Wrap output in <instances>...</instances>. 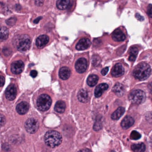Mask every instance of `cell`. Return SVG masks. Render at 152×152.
<instances>
[{"mask_svg":"<svg viewBox=\"0 0 152 152\" xmlns=\"http://www.w3.org/2000/svg\"><path fill=\"white\" fill-rule=\"evenodd\" d=\"M125 112V109L123 107H119L113 113L111 118L114 120H118L123 115Z\"/></svg>","mask_w":152,"mask_h":152,"instance_id":"20","label":"cell"},{"mask_svg":"<svg viewBox=\"0 0 152 152\" xmlns=\"http://www.w3.org/2000/svg\"><path fill=\"white\" fill-rule=\"evenodd\" d=\"M66 109V104L64 101L59 100L56 103L55 106V110L56 112L59 113H63Z\"/></svg>","mask_w":152,"mask_h":152,"instance_id":"21","label":"cell"},{"mask_svg":"<svg viewBox=\"0 0 152 152\" xmlns=\"http://www.w3.org/2000/svg\"><path fill=\"white\" fill-rule=\"evenodd\" d=\"M112 75L115 77H120L122 76L124 73V68L121 64H116L112 69Z\"/></svg>","mask_w":152,"mask_h":152,"instance_id":"11","label":"cell"},{"mask_svg":"<svg viewBox=\"0 0 152 152\" xmlns=\"http://www.w3.org/2000/svg\"><path fill=\"white\" fill-rule=\"evenodd\" d=\"M138 53V50L137 47H132L129 50V60L130 61H135Z\"/></svg>","mask_w":152,"mask_h":152,"instance_id":"25","label":"cell"},{"mask_svg":"<svg viewBox=\"0 0 152 152\" xmlns=\"http://www.w3.org/2000/svg\"><path fill=\"white\" fill-rule=\"evenodd\" d=\"M134 123V120L131 116L127 115L125 116L122 121L121 125L123 129H127L133 125Z\"/></svg>","mask_w":152,"mask_h":152,"instance_id":"14","label":"cell"},{"mask_svg":"<svg viewBox=\"0 0 152 152\" xmlns=\"http://www.w3.org/2000/svg\"><path fill=\"white\" fill-rule=\"evenodd\" d=\"M44 141L48 146L53 148L57 147L62 143V136L58 132L49 131L44 136Z\"/></svg>","mask_w":152,"mask_h":152,"instance_id":"2","label":"cell"},{"mask_svg":"<svg viewBox=\"0 0 152 152\" xmlns=\"http://www.w3.org/2000/svg\"><path fill=\"white\" fill-rule=\"evenodd\" d=\"M49 41V38L47 35H42L36 39V45L39 48L45 47Z\"/></svg>","mask_w":152,"mask_h":152,"instance_id":"12","label":"cell"},{"mask_svg":"<svg viewBox=\"0 0 152 152\" xmlns=\"http://www.w3.org/2000/svg\"><path fill=\"white\" fill-rule=\"evenodd\" d=\"M141 137V135L136 131H133L131 133L130 138L132 140L139 139Z\"/></svg>","mask_w":152,"mask_h":152,"instance_id":"28","label":"cell"},{"mask_svg":"<svg viewBox=\"0 0 152 152\" xmlns=\"http://www.w3.org/2000/svg\"><path fill=\"white\" fill-rule=\"evenodd\" d=\"M52 103L51 98L47 94H42L37 99V106L41 111L45 112L49 109Z\"/></svg>","mask_w":152,"mask_h":152,"instance_id":"5","label":"cell"},{"mask_svg":"<svg viewBox=\"0 0 152 152\" xmlns=\"http://www.w3.org/2000/svg\"><path fill=\"white\" fill-rule=\"evenodd\" d=\"M109 70V68L108 67H105L104 69H102L101 72V74L103 75H105L107 73Z\"/></svg>","mask_w":152,"mask_h":152,"instance_id":"35","label":"cell"},{"mask_svg":"<svg viewBox=\"0 0 152 152\" xmlns=\"http://www.w3.org/2000/svg\"><path fill=\"white\" fill-rule=\"evenodd\" d=\"M91 45V42L89 39L87 38L81 39L76 44V50H83L88 49Z\"/></svg>","mask_w":152,"mask_h":152,"instance_id":"10","label":"cell"},{"mask_svg":"<svg viewBox=\"0 0 152 152\" xmlns=\"http://www.w3.org/2000/svg\"><path fill=\"white\" fill-rule=\"evenodd\" d=\"M17 22V18H16L13 17L9 18L6 21V23L8 25L10 26H13Z\"/></svg>","mask_w":152,"mask_h":152,"instance_id":"29","label":"cell"},{"mask_svg":"<svg viewBox=\"0 0 152 152\" xmlns=\"http://www.w3.org/2000/svg\"><path fill=\"white\" fill-rule=\"evenodd\" d=\"M152 5L149 4L148 7L147 14L148 15L149 17L150 18H152Z\"/></svg>","mask_w":152,"mask_h":152,"instance_id":"31","label":"cell"},{"mask_svg":"<svg viewBox=\"0 0 152 152\" xmlns=\"http://www.w3.org/2000/svg\"><path fill=\"white\" fill-rule=\"evenodd\" d=\"M108 85L106 83H101L96 87L95 90V96L96 98H99L102 96L104 91L108 89Z\"/></svg>","mask_w":152,"mask_h":152,"instance_id":"15","label":"cell"},{"mask_svg":"<svg viewBox=\"0 0 152 152\" xmlns=\"http://www.w3.org/2000/svg\"><path fill=\"white\" fill-rule=\"evenodd\" d=\"M70 0H57L56 7L60 10H64L68 7L70 4Z\"/></svg>","mask_w":152,"mask_h":152,"instance_id":"22","label":"cell"},{"mask_svg":"<svg viewBox=\"0 0 152 152\" xmlns=\"http://www.w3.org/2000/svg\"><path fill=\"white\" fill-rule=\"evenodd\" d=\"M6 124V117L3 115L0 114V127L4 126Z\"/></svg>","mask_w":152,"mask_h":152,"instance_id":"30","label":"cell"},{"mask_svg":"<svg viewBox=\"0 0 152 152\" xmlns=\"http://www.w3.org/2000/svg\"><path fill=\"white\" fill-rule=\"evenodd\" d=\"M34 3L36 6L41 7L43 5L44 0H34Z\"/></svg>","mask_w":152,"mask_h":152,"instance_id":"32","label":"cell"},{"mask_svg":"<svg viewBox=\"0 0 152 152\" xmlns=\"http://www.w3.org/2000/svg\"><path fill=\"white\" fill-rule=\"evenodd\" d=\"M88 67V62L85 58H79L75 64L76 71L79 73H83L86 71Z\"/></svg>","mask_w":152,"mask_h":152,"instance_id":"8","label":"cell"},{"mask_svg":"<svg viewBox=\"0 0 152 152\" xmlns=\"http://www.w3.org/2000/svg\"><path fill=\"white\" fill-rule=\"evenodd\" d=\"M77 97L79 101L82 103H87L88 100V92L83 89H81L79 91L77 94Z\"/></svg>","mask_w":152,"mask_h":152,"instance_id":"19","label":"cell"},{"mask_svg":"<svg viewBox=\"0 0 152 152\" xmlns=\"http://www.w3.org/2000/svg\"><path fill=\"white\" fill-rule=\"evenodd\" d=\"M113 91L118 97H121L125 93V88L122 84L117 83L113 87Z\"/></svg>","mask_w":152,"mask_h":152,"instance_id":"16","label":"cell"},{"mask_svg":"<svg viewBox=\"0 0 152 152\" xmlns=\"http://www.w3.org/2000/svg\"><path fill=\"white\" fill-rule=\"evenodd\" d=\"M24 66V64L21 60L15 61L11 65V72L15 74H19L23 71Z\"/></svg>","mask_w":152,"mask_h":152,"instance_id":"7","label":"cell"},{"mask_svg":"<svg viewBox=\"0 0 152 152\" xmlns=\"http://www.w3.org/2000/svg\"><path fill=\"white\" fill-rule=\"evenodd\" d=\"M1 27H0V29H1Z\"/></svg>","mask_w":152,"mask_h":152,"instance_id":"41","label":"cell"},{"mask_svg":"<svg viewBox=\"0 0 152 152\" xmlns=\"http://www.w3.org/2000/svg\"><path fill=\"white\" fill-rule=\"evenodd\" d=\"M91 151V150H88V149H87V150H80V151Z\"/></svg>","mask_w":152,"mask_h":152,"instance_id":"40","label":"cell"},{"mask_svg":"<svg viewBox=\"0 0 152 152\" xmlns=\"http://www.w3.org/2000/svg\"><path fill=\"white\" fill-rule=\"evenodd\" d=\"M42 17H41L38 18H36V19H35V20H34V23H39V22L40 20L41 19H42Z\"/></svg>","mask_w":152,"mask_h":152,"instance_id":"39","label":"cell"},{"mask_svg":"<svg viewBox=\"0 0 152 152\" xmlns=\"http://www.w3.org/2000/svg\"><path fill=\"white\" fill-rule=\"evenodd\" d=\"M3 52L4 55L8 56L11 54V50L9 49L8 48H4V49L3 50Z\"/></svg>","mask_w":152,"mask_h":152,"instance_id":"34","label":"cell"},{"mask_svg":"<svg viewBox=\"0 0 152 152\" xmlns=\"http://www.w3.org/2000/svg\"><path fill=\"white\" fill-rule=\"evenodd\" d=\"M132 151L136 152H143L145 150V145L143 143L133 144L131 146Z\"/></svg>","mask_w":152,"mask_h":152,"instance_id":"24","label":"cell"},{"mask_svg":"<svg viewBox=\"0 0 152 152\" xmlns=\"http://www.w3.org/2000/svg\"><path fill=\"white\" fill-rule=\"evenodd\" d=\"M151 68L148 64L141 63L137 65L133 71V76L140 81L146 80L151 74Z\"/></svg>","mask_w":152,"mask_h":152,"instance_id":"1","label":"cell"},{"mask_svg":"<svg viewBox=\"0 0 152 152\" xmlns=\"http://www.w3.org/2000/svg\"><path fill=\"white\" fill-rule=\"evenodd\" d=\"M17 93V89L14 84L10 85L6 91V97L9 100H13L15 99Z\"/></svg>","mask_w":152,"mask_h":152,"instance_id":"9","label":"cell"},{"mask_svg":"<svg viewBox=\"0 0 152 152\" xmlns=\"http://www.w3.org/2000/svg\"><path fill=\"white\" fill-rule=\"evenodd\" d=\"M101 124L99 123V122L96 123L95 124V125H94L93 129H94L95 130H99L101 129Z\"/></svg>","mask_w":152,"mask_h":152,"instance_id":"33","label":"cell"},{"mask_svg":"<svg viewBox=\"0 0 152 152\" xmlns=\"http://www.w3.org/2000/svg\"><path fill=\"white\" fill-rule=\"evenodd\" d=\"M101 58L98 56H93L91 58V63L94 66H96L101 63Z\"/></svg>","mask_w":152,"mask_h":152,"instance_id":"27","label":"cell"},{"mask_svg":"<svg viewBox=\"0 0 152 152\" xmlns=\"http://www.w3.org/2000/svg\"><path fill=\"white\" fill-rule=\"evenodd\" d=\"M30 75L33 78H35L38 75V72L35 70H32V71H31Z\"/></svg>","mask_w":152,"mask_h":152,"instance_id":"36","label":"cell"},{"mask_svg":"<svg viewBox=\"0 0 152 152\" xmlns=\"http://www.w3.org/2000/svg\"><path fill=\"white\" fill-rule=\"evenodd\" d=\"M136 18H137V19L139 20L140 21H143L144 20V18L142 16L140 15L139 14H136Z\"/></svg>","mask_w":152,"mask_h":152,"instance_id":"38","label":"cell"},{"mask_svg":"<svg viewBox=\"0 0 152 152\" xmlns=\"http://www.w3.org/2000/svg\"><path fill=\"white\" fill-rule=\"evenodd\" d=\"M25 126L27 132L33 134L38 131L39 124L38 121L34 118H29L26 122Z\"/></svg>","mask_w":152,"mask_h":152,"instance_id":"6","label":"cell"},{"mask_svg":"<svg viewBox=\"0 0 152 152\" xmlns=\"http://www.w3.org/2000/svg\"><path fill=\"white\" fill-rule=\"evenodd\" d=\"M29 104L27 102H21L19 103L16 107V110L18 113L20 115L25 114L29 110Z\"/></svg>","mask_w":152,"mask_h":152,"instance_id":"17","label":"cell"},{"mask_svg":"<svg viewBox=\"0 0 152 152\" xmlns=\"http://www.w3.org/2000/svg\"><path fill=\"white\" fill-rule=\"evenodd\" d=\"M146 96L144 91L140 89L132 91L129 96V99L132 104H140L145 102Z\"/></svg>","mask_w":152,"mask_h":152,"instance_id":"4","label":"cell"},{"mask_svg":"<svg viewBox=\"0 0 152 152\" xmlns=\"http://www.w3.org/2000/svg\"><path fill=\"white\" fill-rule=\"evenodd\" d=\"M9 31L6 26H3L0 29V40H5L8 38Z\"/></svg>","mask_w":152,"mask_h":152,"instance_id":"26","label":"cell"},{"mask_svg":"<svg viewBox=\"0 0 152 152\" xmlns=\"http://www.w3.org/2000/svg\"><path fill=\"white\" fill-rule=\"evenodd\" d=\"M5 82V78L3 76H0V87L3 86Z\"/></svg>","mask_w":152,"mask_h":152,"instance_id":"37","label":"cell"},{"mask_svg":"<svg viewBox=\"0 0 152 152\" xmlns=\"http://www.w3.org/2000/svg\"><path fill=\"white\" fill-rule=\"evenodd\" d=\"M112 39L115 42H122L125 40V34L120 29H116L112 34Z\"/></svg>","mask_w":152,"mask_h":152,"instance_id":"13","label":"cell"},{"mask_svg":"<svg viewBox=\"0 0 152 152\" xmlns=\"http://www.w3.org/2000/svg\"><path fill=\"white\" fill-rule=\"evenodd\" d=\"M18 50L20 52H26L31 48V39L27 34L19 35L15 40Z\"/></svg>","mask_w":152,"mask_h":152,"instance_id":"3","label":"cell"},{"mask_svg":"<svg viewBox=\"0 0 152 152\" xmlns=\"http://www.w3.org/2000/svg\"><path fill=\"white\" fill-rule=\"evenodd\" d=\"M71 74L70 69L66 66L62 67L59 70V77L63 80H67L70 77Z\"/></svg>","mask_w":152,"mask_h":152,"instance_id":"18","label":"cell"},{"mask_svg":"<svg viewBox=\"0 0 152 152\" xmlns=\"http://www.w3.org/2000/svg\"><path fill=\"white\" fill-rule=\"evenodd\" d=\"M99 80V77L97 75H90L87 79V84L90 87H94L98 83Z\"/></svg>","mask_w":152,"mask_h":152,"instance_id":"23","label":"cell"}]
</instances>
